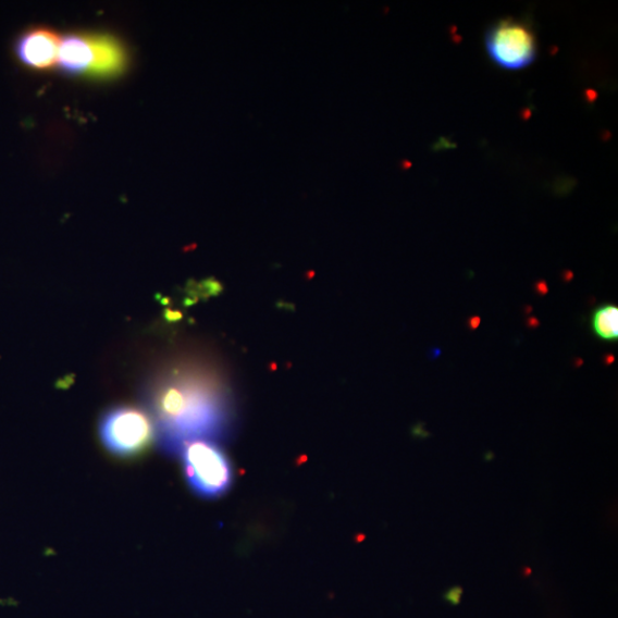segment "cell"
<instances>
[{
    "instance_id": "30bf717a",
    "label": "cell",
    "mask_w": 618,
    "mask_h": 618,
    "mask_svg": "<svg viewBox=\"0 0 618 618\" xmlns=\"http://www.w3.org/2000/svg\"><path fill=\"white\" fill-rule=\"evenodd\" d=\"M480 321H481L480 318L474 317V318H472V319L470 320V325H471L473 329H475V327L479 326Z\"/></svg>"
},
{
    "instance_id": "52a82bcc",
    "label": "cell",
    "mask_w": 618,
    "mask_h": 618,
    "mask_svg": "<svg viewBox=\"0 0 618 618\" xmlns=\"http://www.w3.org/2000/svg\"><path fill=\"white\" fill-rule=\"evenodd\" d=\"M592 327L598 337L605 341L618 338V308L615 305H605L594 312Z\"/></svg>"
},
{
    "instance_id": "9c48e42d",
    "label": "cell",
    "mask_w": 618,
    "mask_h": 618,
    "mask_svg": "<svg viewBox=\"0 0 618 618\" xmlns=\"http://www.w3.org/2000/svg\"><path fill=\"white\" fill-rule=\"evenodd\" d=\"M537 291H539L541 294H546L547 291H548L546 283H544V282L539 283V285H537Z\"/></svg>"
},
{
    "instance_id": "8992f818",
    "label": "cell",
    "mask_w": 618,
    "mask_h": 618,
    "mask_svg": "<svg viewBox=\"0 0 618 618\" xmlns=\"http://www.w3.org/2000/svg\"><path fill=\"white\" fill-rule=\"evenodd\" d=\"M61 39L49 28H32L16 38L14 55L28 70H51L58 64Z\"/></svg>"
},
{
    "instance_id": "277c9868",
    "label": "cell",
    "mask_w": 618,
    "mask_h": 618,
    "mask_svg": "<svg viewBox=\"0 0 618 618\" xmlns=\"http://www.w3.org/2000/svg\"><path fill=\"white\" fill-rule=\"evenodd\" d=\"M123 50L114 40L72 34L61 39L59 67L70 75L114 74L123 69Z\"/></svg>"
},
{
    "instance_id": "7a4b0ae2",
    "label": "cell",
    "mask_w": 618,
    "mask_h": 618,
    "mask_svg": "<svg viewBox=\"0 0 618 618\" xmlns=\"http://www.w3.org/2000/svg\"><path fill=\"white\" fill-rule=\"evenodd\" d=\"M180 455L186 481L194 494L215 499L230 492L235 478L233 464L215 441H189Z\"/></svg>"
},
{
    "instance_id": "ba28073f",
    "label": "cell",
    "mask_w": 618,
    "mask_h": 618,
    "mask_svg": "<svg viewBox=\"0 0 618 618\" xmlns=\"http://www.w3.org/2000/svg\"><path fill=\"white\" fill-rule=\"evenodd\" d=\"M462 591L460 588H454L447 593V601L454 605H458L461 598Z\"/></svg>"
},
{
    "instance_id": "6da1fadb",
    "label": "cell",
    "mask_w": 618,
    "mask_h": 618,
    "mask_svg": "<svg viewBox=\"0 0 618 618\" xmlns=\"http://www.w3.org/2000/svg\"><path fill=\"white\" fill-rule=\"evenodd\" d=\"M154 440L168 455H180L194 440L224 438L232 425V404L214 373L193 363L164 370L144 391Z\"/></svg>"
},
{
    "instance_id": "5b68a950",
    "label": "cell",
    "mask_w": 618,
    "mask_h": 618,
    "mask_svg": "<svg viewBox=\"0 0 618 618\" xmlns=\"http://www.w3.org/2000/svg\"><path fill=\"white\" fill-rule=\"evenodd\" d=\"M485 50L503 70L529 67L537 55V41L532 28L516 18H503L485 34Z\"/></svg>"
},
{
    "instance_id": "3957f363",
    "label": "cell",
    "mask_w": 618,
    "mask_h": 618,
    "mask_svg": "<svg viewBox=\"0 0 618 618\" xmlns=\"http://www.w3.org/2000/svg\"><path fill=\"white\" fill-rule=\"evenodd\" d=\"M99 436L110 454L132 458L141 455L151 446L154 428L148 412L120 405L107 409L100 417Z\"/></svg>"
}]
</instances>
